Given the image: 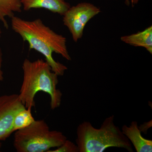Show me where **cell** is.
Wrapping results in <instances>:
<instances>
[{
    "label": "cell",
    "instance_id": "e0dca14e",
    "mask_svg": "<svg viewBox=\"0 0 152 152\" xmlns=\"http://www.w3.org/2000/svg\"><path fill=\"white\" fill-rule=\"evenodd\" d=\"M1 144L0 143V149H1Z\"/></svg>",
    "mask_w": 152,
    "mask_h": 152
},
{
    "label": "cell",
    "instance_id": "7a4b0ae2",
    "mask_svg": "<svg viewBox=\"0 0 152 152\" xmlns=\"http://www.w3.org/2000/svg\"><path fill=\"white\" fill-rule=\"evenodd\" d=\"M22 69L23 77L19 96L26 108L32 110L35 107V97L39 91L49 95L52 110L59 107L62 93L57 88L58 76L52 70L48 64L42 59L33 61L25 59Z\"/></svg>",
    "mask_w": 152,
    "mask_h": 152
},
{
    "label": "cell",
    "instance_id": "8fae6325",
    "mask_svg": "<svg viewBox=\"0 0 152 152\" xmlns=\"http://www.w3.org/2000/svg\"><path fill=\"white\" fill-rule=\"evenodd\" d=\"M31 113V109L26 108L21 110L14 118L13 129L14 132L27 127L34 121Z\"/></svg>",
    "mask_w": 152,
    "mask_h": 152
},
{
    "label": "cell",
    "instance_id": "5b68a950",
    "mask_svg": "<svg viewBox=\"0 0 152 152\" xmlns=\"http://www.w3.org/2000/svg\"><path fill=\"white\" fill-rule=\"evenodd\" d=\"M100 9L89 3H79L70 7L63 15V23L77 42L83 34L85 26L90 20L100 13Z\"/></svg>",
    "mask_w": 152,
    "mask_h": 152
},
{
    "label": "cell",
    "instance_id": "ba28073f",
    "mask_svg": "<svg viewBox=\"0 0 152 152\" xmlns=\"http://www.w3.org/2000/svg\"><path fill=\"white\" fill-rule=\"evenodd\" d=\"M25 11L33 9H44L54 13L63 15L70 7L65 0H19Z\"/></svg>",
    "mask_w": 152,
    "mask_h": 152
},
{
    "label": "cell",
    "instance_id": "277c9868",
    "mask_svg": "<svg viewBox=\"0 0 152 152\" xmlns=\"http://www.w3.org/2000/svg\"><path fill=\"white\" fill-rule=\"evenodd\" d=\"M66 140L61 132L51 131L44 120H35L27 127L16 131L13 145L18 152H46L60 147Z\"/></svg>",
    "mask_w": 152,
    "mask_h": 152
},
{
    "label": "cell",
    "instance_id": "5bb4252c",
    "mask_svg": "<svg viewBox=\"0 0 152 152\" xmlns=\"http://www.w3.org/2000/svg\"><path fill=\"white\" fill-rule=\"evenodd\" d=\"M139 0H131V3L133 7L134 5H135L138 2Z\"/></svg>",
    "mask_w": 152,
    "mask_h": 152
},
{
    "label": "cell",
    "instance_id": "4fadbf2b",
    "mask_svg": "<svg viewBox=\"0 0 152 152\" xmlns=\"http://www.w3.org/2000/svg\"><path fill=\"white\" fill-rule=\"evenodd\" d=\"M2 53L0 48V81H2L4 80L3 72L2 70Z\"/></svg>",
    "mask_w": 152,
    "mask_h": 152
},
{
    "label": "cell",
    "instance_id": "7c38bea8",
    "mask_svg": "<svg viewBox=\"0 0 152 152\" xmlns=\"http://www.w3.org/2000/svg\"><path fill=\"white\" fill-rule=\"evenodd\" d=\"M48 152H79L78 148L77 145L71 141L66 140V141L53 151H48Z\"/></svg>",
    "mask_w": 152,
    "mask_h": 152
},
{
    "label": "cell",
    "instance_id": "2e32d148",
    "mask_svg": "<svg viewBox=\"0 0 152 152\" xmlns=\"http://www.w3.org/2000/svg\"><path fill=\"white\" fill-rule=\"evenodd\" d=\"M1 34H2V31H1V28H0V38H1Z\"/></svg>",
    "mask_w": 152,
    "mask_h": 152
},
{
    "label": "cell",
    "instance_id": "6da1fadb",
    "mask_svg": "<svg viewBox=\"0 0 152 152\" xmlns=\"http://www.w3.org/2000/svg\"><path fill=\"white\" fill-rule=\"evenodd\" d=\"M14 31L28 44L30 50H34L45 57L52 70L58 76L64 75L67 67L55 61L53 53L61 55L68 61L72 60L66 45V39L46 26L40 19L26 20L14 16L11 18Z\"/></svg>",
    "mask_w": 152,
    "mask_h": 152
},
{
    "label": "cell",
    "instance_id": "9c48e42d",
    "mask_svg": "<svg viewBox=\"0 0 152 152\" xmlns=\"http://www.w3.org/2000/svg\"><path fill=\"white\" fill-rule=\"evenodd\" d=\"M121 40L125 43L134 47H143L152 54V26L136 34L123 36Z\"/></svg>",
    "mask_w": 152,
    "mask_h": 152
},
{
    "label": "cell",
    "instance_id": "52a82bcc",
    "mask_svg": "<svg viewBox=\"0 0 152 152\" xmlns=\"http://www.w3.org/2000/svg\"><path fill=\"white\" fill-rule=\"evenodd\" d=\"M123 134L131 142L137 152H151L152 140L142 136L137 122L133 121L129 126L124 125L121 128Z\"/></svg>",
    "mask_w": 152,
    "mask_h": 152
},
{
    "label": "cell",
    "instance_id": "30bf717a",
    "mask_svg": "<svg viewBox=\"0 0 152 152\" xmlns=\"http://www.w3.org/2000/svg\"><path fill=\"white\" fill-rule=\"evenodd\" d=\"M22 9L19 0H0V22L6 29L9 27L6 18H11L15 16V13L21 12Z\"/></svg>",
    "mask_w": 152,
    "mask_h": 152
},
{
    "label": "cell",
    "instance_id": "3957f363",
    "mask_svg": "<svg viewBox=\"0 0 152 152\" xmlns=\"http://www.w3.org/2000/svg\"><path fill=\"white\" fill-rule=\"evenodd\" d=\"M114 115L104 120L99 129L89 122L80 124L77 129L76 143L79 152H102L112 147L134 152L132 145L121 129L115 124Z\"/></svg>",
    "mask_w": 152,
    "mask_h": 152
},
{
    "label": "cell",
    "instance_id": "9a60e30c",
    "mask_svg": "<svg viewBox=\"0 0 152 152\" xmlns=\"http://www.w3.org/2000/svg\"><path fill=\"white\" fill-rule=\"evenodd\" d=\"M131 0H125L126 4L127 6H129L131 4Z\"/></svg>",
    "mask_w": 152,
    "mask_h": 152
},
{
    "label": "cell",
    "instance_id": "8992f818",
    "mask_svg": "<svg viewBox=\"0 0 152 152\" xmlns=\"http://www.w3.org/2000/svg\"><path fill=\"white\" fill-rule=\"evenodd\" d=\"M25 108L19 94L0 96V141L5 140L14 132L13 124L15 116Z\"/></svg>",
    "mask_w": 152,
    "mask_h": 152
}]
</instances>
